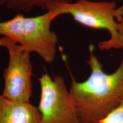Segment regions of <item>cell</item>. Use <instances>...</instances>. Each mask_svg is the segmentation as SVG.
<instances>
[{
	"label": "cell",
	"mask_w": 123,
	"mask_h": 123,
	"mask_svg": "<svg viewBox=\"0 0 123 123\" xmlns=\"http://www.w3.org/2000/svg\"><path fill=\"white\" fill-rule=\"evenodd\" d=\"M89 46L90 57L86 63L91 74L78 82L72 76L69 91L78 111L80 123H100L120 105L123 100V53L121 63L114 73L107 74Z\"/></svg>",
	"instance_id": "obj_1"
},
{
	"label": "cell",
	"mask_w": 123,
	"mask_h": 123,
	"mask_svg": "<svg viewBox=\"0 0 123 123\" xmlns=\"http://www.w3.org/2000/svg\"><path fill=\"white\" fill-rule=\"evenodd\" d=\"M54 19L50 11L33 17L17 13L11 19L0 22V35L14 40L31 53H37L46 63H51L58 42L57 35L50 29Z\"/></svg>",
	"instance_id": "obj_2"
},
{
	"label": "cell",
	"mask_w": 123,
	"mask_h": 123,
	"mask_svg": "<svg viewBox=\"0 0 123 123\" xmlns=\"http://www.w3.org/2000/svg\"><path fill=\"white\" fill-rule=\"evenodd\" d=\"M116 9L114 1L76 0L73 2L51 4L47 10L52 13L54 19L62 14H70L75 21L84 26L107 30L111 35L110 39L99 42L98 47L101 50H109L123 49L117 31Z\"/></svg>",
	"instance_id": "obj_3"
},
{
	"label": "cell",
	"mask_w": 123,
	"mask_h": 123,
	"mask_svg": "<svg viewBox=\"0 0 123 123\" xmlns=\"http://www.w3.org/2000/svg\"><path fill=\"white\" fill-rule=\"evenodd\" d=\"M38 80L41 92L38 108L42 123H80L74 101L63 77L54 75L52 79L44 73Z\"/></svg>",
	"instance_id": "obj_4"
},
{
	"label": "cell",
	"mask_w": 123,
	"mask_h": 123,
	"mask_svg": "<svg viewBox=\"0 0 123 123\" xmlns=\"http://www.w3.org/2000/svg\"><path fill=\"white\" fill-rule=\"evenodd\" d=\"M12 43L7 46L9 63L3 72L5 84L2 95L19 102H30L33 92L31 52Z\"/></svg>",
	"instance_id": "obj_5"
},
{
	"label": "cell",
	"mask_w": 123,
	"mask_h": 123,
	"mask_svg": "<svg viewBox=\"0 0 123 123\" xmlns=\"http://www.w3.org/2000/svg\"><path fill=\"white\" fill-rule=\"evenodd\" d=\"M0 123H42V117L30 101H14L0 94Z\"/></svg>",
	"instance_id": "obj_6"
},
{
	"label": "cell",
	"mask_w": 123,
	"mask_h": 123,
	"mask_svg": "<svg viewBox=\"0 0 123 123\" xmlns=\"http://www.w3.org/2000/svg\"><path fill=\"white\" fill-rule=\"evenodd\" d=\"M76 0H5V5L9 9L15 12L27 13L34 7L47 10L50 5L55 3L73 2Z\"/></svg>",
	"instance_id": "obj_7"
},
{
	"label": "cell",
	"mask_w": 123,
	"mask_h": 123,
	"mask_svg": "<svg viewBox=\"0 0 123 123\" xmlns=\"http://www.w3.org/2000/svg\"><path fill=\"white\" fill-rule=\"evenodd\" d=\"M100 123H123V100L120 105Z\"/></svg>",
	"instance_id": "obj_8"
},
{
	"label": "cell",
	"mask_w": 123,
	"mask_h": 123,
	"mask_svg": "<svg viewBox=\"0 0 123 123\" xmlns=\"http://www.w3.org/2000/svg\"><path fill=\"white\" fill-rule=\"evenodd\" d=\"M14 42H15L14 40L12 39L9 37H7L2 36L0 37V47H4L7 48V46Z\"/></svg>",
	"instance_id": "obj_9"
},
{
	"label": "cell",
	"mask_w": 123,
	"mask_h": 123,
	"mask_svg": "<svg viewBox=\"0 0 123 123\" xmlns=\"http://www.w3.org/2000/svg\"><path fill=\"white\" fill-rule=\"evenodd\" d=\"M117 31L120 37L123 49V17L121 19L117 20Z\"/></svg>",
	"instance_id": "obj_10"
},
{
	"label": "cell",
	"mask_w": 123,
	"mask_h": 123,
	"mask_svg": "<svg viewBox=\"0 0 123 123\" xmlns=\"http://www.w3.org/2000/svg\"><path fill=\"white\" fill-rule=\"evenodd\" d=\"M123 17V5L120 7H118L116 11V18L117 20L121 19Z\"/></svg>",
	"instance_id": "obj_11"
},
{
	"label": "cell",
	"mask_w": 123,
	"mask_h": 123,
	"mask_svg": "<svg viewBox=\"0 0 123 123\" xmlns=\"http://www.w3.org/2000/svg\"><path fill=\"white\" fill-rule=\"evenodd\" d=\"M4 4H5V0H0V6Z\"/></svg>",
	"instance_id": "obj_12"
},
{
	"label": "cell",
	"mask_w": 123,
	"mask_h": 123,
	"mask_svg": "<svg viewBox=\"0 0 123 123\" xmlns=\"http://www.w3.org/2000/svg\"><path fill=\"white\" fill-rule=\"evenodd\" d=\"M104 1H113V0H104Z\"/></svg>",
	"instance_id": "obj_13"
}]
</instances>
